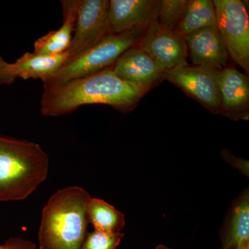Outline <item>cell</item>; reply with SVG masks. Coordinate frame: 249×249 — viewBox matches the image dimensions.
Instances as JSON below:
<instances>
[{
	"label": "cell",
	"instance_id": "3957f363",
	"mask_svg": "<svg viewBox=\"0 0 249 249\" xmlns=\"http://www.w3.org/2000/svg\"><path fill=\"white\" fill-rule=\"evenodd\" d=\"M49 167L39 144L0 137V201L27 199L47 179Z\"/></svg>",
	"mask_w": 249,
	"mask_h": 249
},
{
	"label": "cell",
	"instance_id": "2e32d148",
	"mask_svg": "<svg viewBox=\"0 0 249 249\" xmlns=\"http://www.w3.org/2000/svg\"><path fill=\"white\" fill-rule=\"evenodd\" d=\"M217 27L215 7L211 0H188L175 33L185 38L195 31Z\"/></svg>",
	"mask_w": 249,
	"mask_h": 249
},
{
	"label": "cell",
	"instance_id": "ac0fdd59",
	"mask_svg": "<svg viewBox=\"0 0 249 249\" xmlns=\"http://www.w3.org/2000/svg\"><path fill=\"white\" fill-rule=\"evenodd\" d=\"M187 0L160 1L157 21L162 29L175 32L182 19Z\"/></svg>",
	"mask_w": 249,
	"mask_h": 249
},
{
	"label": "cell",
	"instance_id": "4fadbf2b",
	"mask_svg": "<svg viewBox=\"0 0 249 249\" xmlns=\"http://www.w3.org/2000/svg\"><path fill=\"white\" fill-rule=\"evenodd\" d=\"M221 249H249V191L232 201L219 231Z\"/></svg>",
	"mask_w": 249,
	"mask_h": 249
},
{
	"label": "cell",
	"instance_id": "9a60e30c",
	"mask_svg": "<svg viewBox=\"0 0 249 249\" xmlns=\"http://www.w3.org/2000/svg\"><path fill=\"white\" fill-rule=\"evenodd\" d=\"M68 57L67 52L54 55L26 53L12 63L13 70L16 78H34L45 83L66 65Z\"/></svg>",
	"mask_w": 249,
	"mask_h": 249
},
{
	"label": "cell",
	"instance_id": "30bf717a",
	"mask_svg": "<svg viewBox=\"0 0 249 249\" xmlns=\"http://www.w3.org/2000/svg\"><path fill=\"white\" fill-rule=\"evenodd\" d=\"M160 1L111 0L108 11L109 34L119 35L145 27L157 18Z\"/></svg>",
	"mask_w": 249,
	"mask_h": 249
},
{
	"label": "cell",
	"instance_id": "8fae6325",
	"mask_svg": "<svg viewBox=\"0 0 249 249\" xmlns=\"http://www.w3.org/2000/svg\"><path fill=\"white\" fill-rule=\"evenodd\" d=\"M222 98L221 114L232 121L249 119V79L234 67H224L219 73Z\"/></svg>",
	"mask_w": 249,
	"mask_h": 249
},
{
	"label": "cell",
	"instance_id": "ba28073f",
	"mask_svg": "<svg viewBox=\"0 0 249 249\" xmlns=\"http://www.w3.org/2000/svg\"><path fill=\"white\" fill-rule=\"evenodd\" d=\"M136 46L148 54L163 73L188 65L185 39L174 31L162 29L157 18L149 23Z\"/></svg>",
	"mask_w": 249,
	"mask_h": 249
},
{
	"label": "cell",
	"instance_id": "44dd1931",
	"mask_svg": "<svg viewBox=\"0 0 249 249\" xmlns=\"http://www.w3.org/2000/svg\"><path fill=\"white\" fill-rule=\"evenodd\" d=\"M16 79L12 63L5 61L2 57L0 56V85H11Z\"/></svg>",
	"mask_w": 249,
	"mask_h": 249
},
{
	"label": "cell",
	"instance_id": "d6986e66",
	"mask_svg": "<svg viewBox=\"0 0 249 249\" xmlns=\"http://www.w3.org/2000/svg\"><path fill=\"white\" fill-rule=\"evenodd\" d=\"M124 234L94 230L88 232L81 249H116L120 245Z\"/></svg>",
	"mask_w": 249,
	"mask_h": 249
},
{
	"label": "cell",
	"instance_id": "ffe728a7",
	"mask_svg": "<svg viewBox=\"0 0 249 249\" xmlns=\"http://www.w3.org/2000/svg\"><path fill=\"white\" fill-rule=\"evenodd\" d=\"M221 156H222L223 160H225L229 165H231L232 168L238 170L242 175L249 178V160H243V159L240 158V157H235L227 149H223L222 151H221Z\"/></svg>",
	"mask_w": 249,
	"mask_h": 249
},
{
	"label": "cell",
	"instance_id": "8992f818",
	"mask_svg": "<svg viewBox=\"0 0 249 249\" xmlns=\"http://www.w3.org/2000/svg\"><path fill=\"white\" fill-rule=\"evenodd\" d=\"M220 71L212 67L188 65L163 72V79L177 85L213 114H221Z\"/></svg>",
	"mask_w": 249,
	"mask_h": 249
},
{
	"label": "cell",
	"instance_id": "6da1fadb",
	"mask_svg": "<svg viewBox=\"0 0 249 249\" xmlns=\"http://www.w3.org/2000/svg\"><path fill=\"white\" fill-rule=\"evenodd\" d=\"M144 93L121 80L113 66L62 83H44L40 111L45 116L66 115L86 105H107L121 112L132 110Z\"/></svg>",
	"mask_w": 249,
	"mask_h": 249
},
{
	"label": "cell",
	"instance_id": "52a82bcc",
	"mask_svg": "<svg viewBox=\"0 0 249 249\" xmlns=\"http://www.w3.org/2000/svg\"><path fill=\"white\" fill-rule=\"evenodd\" d=\"M109 4L108 0H80L66 65L109 34Z\"/></svg>",
	"mask_w": 249,
	"mask_h": 249
},
{
	"label": "cell",
	"instance_id": "7402d4cb",
	"mask_svg": "<svg viewBox=\"0 0 249 249\" xmlns=\"http://www.w3.org/2000/svg\"><path fill=\"white\" fill-rule=\"evenodd\" d=\"M0 249H37L36 245L31 241L20 237H13L0 245Z\"/></svg>",
	"mask_w": 249,
	"mask_h": 249
},
{
	"label": "cell",
	"instance_id": "e0dca14e",
	"mask_svg": "<svg viewBox=\"0 0 249 249\" xmlns=\"http://www.w3.org/2000/svg\"><path fill=\"white\" fill-rule=\"evenodd\" d=\"M89 223L94 230L109 232H121L125 224L124 213L103 199L90 198L87 208Z\"/></svg>",
	"mask_w": 249,
	"mask_h": 249
},
{
	"label": "cell",
	"instance_id": "277c9868",
	"mask_svg": "<svg viewBox=\"0 0 249 249\" xmlns=\"http://www.w3.org/2000/svg\"><path fill=\"white\" fill-rule=\"evenodd\" d=\"M147 27L119 35L108 34L97 45L69 62L52 79L43 83H66L113 66L126 50L137 45Z\"/></svg>",
	"mask_w": 249,
	"mask_h": 249
},
{
	"label": "cell",
	"instance_id": "5b68a950",
	"mask_svg": "<svg viewBox=\"0 0 249 249\" xmlns=\"http://www.w3.org/2000/svg\"><path fill=\"white\" fill-rule=\"evenodd\" d=\"M217 27L229 55L249 73V18L241 0H214Z\"/></svg>",
	"mask_w": 249,
	"mask_h": 249
},
{
	"label": "cell",
	"instance_id": "603a6c76",
	"mask_svg": "<svg viewBox=\"0 0 249 249\" xmlns=\"http://www.w3.org/2000/svg\"><path fill=\"white\" fill-rule=\"evenodd\" d=\"M155 249H172L169 248V247H166L165 245H160L157 246V247H156Z\"/></svg>",
	"mask_w": 249,
	"mask_h": 249
},
{
	"label": "cell",
	"instance_id": "7c38bea8",
	"mask_svg": "<svg viewBox=\"0 0 249 249\" xmlns=\"http://www.w3.org/2000/svg\"><path fill=\"white\" fill-rule=\"evenodd\" d=\"M187 52L194 65L222 70L229 53L217 27L203 28L185 37Z\"/></svg>",
	"mask_w": 249,
	"mask_h": 249
},
{
	"label": "cell",
	"instance_id": "5bb4252c",
	"mask_svg": "<svg viewBox=\"0 0 249 249\" xmlns=\"http://www.w3.org/2000/svg\"><path fill=\"white\" fill-rule=\"evenodd\" d=\"M63 23L55 31L37 39L34 43V53L54 55L66 52L71 43L80 0L62 1Z\"/></svg>",
	"mask_w": 249,
	"mask_h": 249
},
{
	"label": "cell",
	"instance_id": "7a4b0ae2",
	"mask_svg": "<svg viewBox=\"0 0 249 249\" xmlns=\"http://www.w3.org/2000/svg\"><path fill=\"white\" fill-rule=\"evenodd\" d=\"M90 198L79 186L66 187L51 196L42 211L39 249H81L88 233Z\"/></svg>",
	"mask_w": 249,
	"mask_h": 249
},
{
	"label": "cell",
	"instance_id": "9c48e42d",
	"mask_svg": "<svg viewBox=\"0 0 249 249\" xmlns=\"http://www.w3.org/2000/svg\"><path fill=\"white\" fill-rule=\"evenodd\" d=\"M113 70L116 76L144 93L163 80V71L151 57L137 46L126 50L118 58Z\"/></svg>",
	"mask_w": 249,
	"mask_h": 249
}]
</instances>
